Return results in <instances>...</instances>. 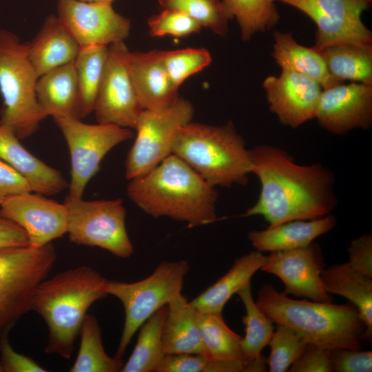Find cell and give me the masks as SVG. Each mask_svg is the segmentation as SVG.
<instances>
[{"label":"cell","instance_id":"1","mask_svg":"<svg viewBox=\"0 0 372 372\" xmlns=\"http://www.w3.org/2000/svg\"><path fill=\"white\" fill-rule=\"evenodd\" d=\"M251 174L261 189L244 216H260L273 226L330 214L338 201L333 172L320 164L299 165L284 149L259 145L249 149Z\"/></svg>","mask_w":372,"mask_h":372},{"label":"cell","instance_id":"2","mask_svg":"<svg viewBox=\"0 0 372 372\" xmlns=\"http://www.w3.org/2000/svg\"><path fill=\"white\" fill-rule=\"evenodd\" d=\"M129 180V198L148 215L169 217L189 227L217 220L215 187L173 154Z\"/></svg>","mask_w":372,"mask_h":372},{"label":"cell","instance_id":"3","mask_svg":"<svg viewBox=\"0 0 372 372\" xmlns=\"http://www.w3.org/2000/svg\"><path fill=\"white\" fill-rule=\"evenodd\" d=\"M106 280L92 267L81 265L40 283L31 310L48 327L46 353L67 360L71 358L87 310L94 302L107 296L104 290Z\"/></svg>","mask_w":372,"mask_h":372},{"label":"cell","instance_id":"4","mask_svg":"<svg viewBox=\"0 0 372 372\" xmlns=\"http://www.w3.org/2000/svg\"><path fill=\"white\" fill-rule=\"evenodd\" d=\"M256 302L273 322L289 327L308 343L329 349L360 348L365 326L353 304L293 299L270 284L260 288Z\"/></svg>","mask_w":372,"mask_h":372},{"label":"cell","instance_id":"5","mask_svg":"<svg viewBox=\"0 0 372 372\" xmlns=\"http://www.w3.org/2000/svg\"><path fill=\"white\" fill-rule=\"evenodd\" d=\"M172 154L214 187L246 185L251 174L249 149L231 121L219 126L192 121L183 125Z\"/></svg>","mask_w":372,"mask_h":372},{"label":"cell","instance_id":"6","mask_svg":"<svg viewBox=\"0 0 372 372\" xmlns=\"http://www.w3.org/2000/svg\"><path fill=\"white\" fill-rule=\"evenodd\" d=\"M37 76L28 56V43L14 34L0 30V124L19 139L35 133L46 117L36 94Z\"/></svg>","mask_w":372,"mask_h":372},{"label":"cell","instance_id":"7","mask_svg":"<svg viewBox=\"0 0 372 372\" xmlns=\"http://www.w3.org/2000/svg\"><path fill=\"white\" fill-rule=\"evenodd\" d=\"M189 270L187 260L163 261L145 278L125 282L107 280L104 290L118 298L125 311V322L116 353L122 358L141 326L157 310L181 295Z\"/></svg>","mask_w":372,"mask_h":372},{"label":"cell","instance_id":"8","mask_svg":"<svg viewBox=\"0 0 372 372\" xmlns=\"http://www.w3.org/2000/svg\"><path fill=\"white\" fill-rule=\"evenodd\" d=\"M56 258L52 242L0 249V333L9 330L31 310L40 283L46 279Z\"/></svg>","mask_w":372,"mask_h":372},{"label":"cell","instance_id":"9","mask_svg":"<svg viewBox=\"0 0 372 372\" xmlns=\"http://www.w3.org/2000/svg\"><path fill=\"white\" fill-rule=\"evenodd\" d=\"M67 234L71 242L97 247L127 258L134 253L127 234L126 209L120 198L84 200L66 199Z\"/></svg>","mask_w":372,"mask_h":372},{"label":"cell","instance_id":"10","mask_svg":"<svg viewBox=\"0 0 372 372\" xmlns=\"http://www.w3.org/2000/svg\"><path fill=\"white\" fill-rule=\"evenodd\" d=\"M194 112L192 104L179 96L162 109L143 110L134 128L135 141L126 158V178L149 172L172 154L177 131L192 121Z\"/></svg>","mask_w":372,"mask_h":372},{"label":"cell","instance_id":"11","mask_svg":"<svg viewBox=\"0 0 372 372\" xmlns=\"http://www.w3.org/2000/svg\"><path fill=\"white\" fill-rule=\"evenodd\" d=\"M54 120L65 139L70 155L71 179L67 198L79 199L99 170L106 154L117 145L132 138L133 132L114 125L87 124L73 117Z\"/></svg>","mask_w":372,"mask_h":372},{"label":"cell","instance_id":"12","mask_svg":"<svg viewBox=\"0 0 372 372\" xmlns=\"http://www.w3.org/2000/svg\"><path fill=\"white\" fill-rule=\"evenodd\" d=\"M300 10L316 23L315 45L321 49L352 43L372 46V32L362 21L372 0H276Z\"/></svg>","mask_w":372,"mask_h":372},{"label":"cell","instance_id":"13","mask_svg":"<svg viewBox=\"0 0 372 372\" xmlns=\"http://www.w3.org/2000/svg\"><path fill=\"white\" fill-rule=\"evenodd\" d=\"M123 41L108 46V55L94 103L98 123L134 129L143 110L127 72Z\"/></svg>","mask_w":372,"mask_h":372},{"label":"cell","instance_id":"14","mask_svg":"<svg viewBox=\"0 0 372 372\" xmlns=\"http://www.w3.org/2000/svg\"><path fill=\"white\" fill-rule=\"evenodd\" d=\"M58 18L80 48L123 41L130 31L129 19L117 13L112 2L59 0Z\"/></svg>","mask_w":372,"mask_h":372},{"label":"cell","instance_id":"15","mask_svg":"<svg viewBox=\"0 0 372 372\" xmlns=\"http://www.w3.org/2000/svg\"><path fill=\"white\" fill-rule=\"evenodd\" d=\"M260 269L278 277L285 285V294L332 302L321 277L322 251L314 242L298 249L270 252Z\"/></svg>","mask_w":372,"mask_h":372},{"label":"cell","instance_id":"16","mask_svg":"<svg viewBox=\"0 0 372 372\" xmlns=\"http://www.w3.org/2000/svg\"><path fill=\"white\" fill-rule=\"evenodd\" d=\"M0 214L21 227L29 245L39 247L67 233L68 209L33 192L12 196L0 205Z\"/></svg>","mask_w":372,"mask_h":372},{"label":"cell","instance_id":"17","mask_svg":"<svg viewBox=\"0 0 372 372\" xmlns=\"http://www.w3.org/2000/svg\"><path fill=\"white\" fill-rule=\"evenodd\" d=\"M262 87L269 109L281 124L295 128L315 118L322 88L312 79L282 70L278 76H267Z\"/></svg>","mask_w":372,"mask_h":372},{"label":"cell","instance_id":"18","mask_svg":"<svg viewBox=\"0 0 372 372\" xmlns=\"http://www.w3.org/2000/svg\"><path fill=\"white\" fill-rule=\"evenodd\" d=\"M315 118L326 131L343 135L372 125V85L352 82L322 90Z\"/></svg>","mask_w":372,"mask_h":372},{"label":"cell","instance_id":"19","mask_svg":"<svg viewBox=\"0 0 372 372\" xmlns=\"http://www.w3.org/2000/svg\"><path fill=\"white\" fill-rule=\"evenodd\" d=\"M124 61L143 110L162 109L178 96L163 64L161 51L130 52L127 49Z\"/></svg>","mask_w":372,"mask_h":372},{"label":"cell","instance_id":"20","mask_svg":"<svg viewBox=\"0 0 372 372\" xmlns=\"http://www.w3.org/2000/svg\"><path fill=\"white\" fill-rule=\"evenodd\" d=\"M0 160L21 174L33 192L50 196L68 187L59 170L34 156L23 146L16 134L2 124H0Z\"/></svg>","mask_w":372,"mask_h":372},{"label":"cell","instance_id":"21","mask_svg":"<svg viewBox=\"0 0 372 372\" xmlns=\"http://www.w3.org/2000/svg\"><path fill=\"white\" fill-rule=\"evenodd\" d=\"M28 56L37 76L74 61L80 46L58 17L48 16L31 42Z\"/></svg>","mask_w":372,"mask_h":372},{"label":"cell","instance_id":"22","mask_svg":"<svg viewBox=\"0 0 372 372\" xmlns=\"http://www.w3.org/2000/svg\"><path fill=\"white\" fill-rule=\"evenodd\" d=\"M336 224L330 214L311 220H296L269 226L263 230H254L248 238L256 250L279 251L309 245L319 236L329 232Z\"/></svg>","mask_w":372,"mask_h":372},{"label":"cell","instance_id":"23","mask_svg":"<svg viewBox=\"0 0 372 372\" xmlns=\"http://www.w3.org/2000/svg\"><path fill=\"white\" fill-rule=\"evenodd\" d=\"M36 94L46 116L79 118V86L74 61L40 76L36 85Z\"/></svg>","mask_w":372,"mask_h":372},{"label":"cell","instance_id":"24","mask_svg":"<svg viewBox=\"0 0 372 372\" xmlns=\"http://www.w3.org/2000/svg\"><path fill=\"white\" fill-rule=\"evenodd\" d=\"M271 56L282 70L304 74L316 81L322 90L343 83L329 72L320 49L298 43L288 32L275 30Z\"/></svg>","mask_w":372,"mask_h":372},{"label":"cell","instance_id":"25","mask_svg":"<svg viewBox=\"0 0 372 372\" xmlns=\"http://www.w3.org/2000/svg\"><path fill=\"white\" fill-rule=\"evenodd\" d=\"M162 339L166 355L205 354L197 311L182 294L167 304Z\"/></svg>","mask_w":372,"mask_h":372},{"label":"cell","instance_id":"26","mask_svg":"<svg viewBox=\"0 0 372 372\" xmlns=\"http://www.w3.org/2000/svg\"><path fill=\"white\" fill-rule=\"evenodd\" d=\"M196 311L205 355L213 360L233 365L240 372L266 371L245 360L240 348L242 337L227 326L222 313Z\"/></svg>","mask_w":372,"mask_h":372},{"label":"cell","instance_id":"27","mask_svg":"<svg viewBox=\"0 0 372 372\" xmlns=\"http://www.w3.org/2000/svg\"><path fill=\"white\" fill-rule=\"evenodd\" d=\"M266 256L257 250L235 260L228 271L190 302L202 313H222L231 296L248 283L261 269Z\"/></svg>","mask_w":372,"mask_h":372},{"label":"cell","instance_id":"28","mask_svg":"<svg viewBox=\"0 0 372 372\" xmlns=\"http://www.w3.org/2000/svg\"><path fill=\"white\" fill-rule=\"evenodd\" d=\"M322 280L329 294L348 299L358 310L365 326L363 338L372 335V279L355 270L349 262L323 269Z\"/></svg>","mask_w":372,"mask_h":372},{"label":"cell","instance_id":"29","mask_svg":"<svg viewBox=\"0 0 372 372\" xmlns=\"http://www.w3.org/2000/svg\"><path fill=\"white\" fill-rule=\"evenodd\" d=\"M320 50L333 77L342 82L372 85V46L340 43Z\"/></svg>","mask_w":372,"mask_h":372},{"label":"cell","instance_id":"30","mask_svg":"<svg viewBox=\"0 0 372 372\" xmlns=\"http://www.w3.org/2000/svg\"><path fill=\"white\" fill-rule=\"evenodd\" d=\"M237 294L245 308V315L242 317L245 334L240 340L243 358L248 362L266 369V361L262 355V351L269 344L273 335V322L254 301L251 283L243 287Z\"/></svg>","mask_w":372,"mask_h":372},{"label":"cell","instance_id":"31","mask_svg":"<svg viewBox=\"0 0 372 372\" xmlns=\"http://www.w3.org/2000/svg\"><path fill=\"white\" fill-rule=\"evenodd\" d=\"M166 313L167 305L157 310L141 326L133 351L121 372H156L166 355L162 339Z\"/></svg>","mask_w":372,"mask_h":372},{"label":"cell","instance_id":"32","mask_svg":"<svg viewBox=\"0 0 372 372\" xmlns=\"http://www.w3.org/2000/svg\"><path fill=\"white\" fill-rule=\"evenodd\" d=\"M108 46L92 45L81 48L74 60L79 86L80 119L94 110L107 59Z\"/></svg>","mask_w":372,"mask_h":372},{"label":"cell","instance_id":"33","mask_svg":"<svg viewBox=\"0 0 372 372\" xmlns=\"http://www.w3.org/2000/svg\"><path fill=\"white\" fill-rule=\"evenodd\" d=\"M79 335L80 346L70 372H118L123 366L122 358L110 356L105 351L101 327L96 317L87 314Z\"/></svg>","mask_w":372,"mask_h":372},{"label":"cell","instance_id":"34","mask_svg":"<svg viewBox=\"0 0 372 372\" xmlns=\"http://www.w3.org/2000/svg\"><path fill=\"white\" fill-rule=\"evenodd\" d=\"M232 18L236 17L244 41H248L257 32L273 28L280 15L276 0H222Z\"/></svg>","mask_w":372,"mask_h":372},{"label":"cell","instance_id":"35","mask_svg":"<svg viewBox=\"0 0 372 372\" xmlns=\"http://www.w3.org/2000/svg\"><path fill=\"white\" fill-rule=\"evenodd\" d=\"M158 2L163 9L183 12L201 27L208 28L220 36L227 34L228 22L233 19L220 0H158Z\"/></svg>","mask_w":372,"mask_h":372},{"label":"cell","instance_id":"36","mask_svg":"<svg viewBox=\"0 0 372 372\" xmlns=\"http://www.w3.org/2000/svg\"><path fill=\"white\" fill-rule=\"evenodd\" d=\"M308 342L292 329L277 324L269 342V371L285 372L300 358Z\"/></svg>","mask_w":372,"mask_h":372},{"label":"cell","instance_id":"37","mask_svg":"<svg viewBox=\"0 0 372 372\" xmlns=\"http://www.w3.org/2000/svg\"><path fill=\"white\" fill-rule=\"evenodd\" d=\"M163 64L173 86L178 90L189 76L201 71L211 61L205 48H185L161 51Z\"/></svg>","mask_w":372,"mask_h":372},{"label":"cell","instance_id":"38","mask_svg":"<svg viewBox=\"0 0 372 372\" xmlns=\"http://www.w3.org/2000/svg\"><path fill=\"white\" fill-rule=\"evenodd\" d=\"M156 372H240L231 364L217 362L201 353L165 355Z\"/></svg>","mask_w":372,"mask_h":372},{"label":"cell","instance_id":"39","mask_svg":"<svg viewBox=\"0 0 372 372\" xmlns=\"http://www.w3.org/2000/svg\"><path fill=\"white\" fill-rule=\"evenodd\" d=\"M148 26L152 37H185L201 28L196 21L185 13L171 9H164L160 14L152 16L148 20Z\"/></svg>","mask_w":372,"mask_h":372},{"label":"cell","instance_id":"40","mask_svg":"<svg viewBox=\"0 0 372 372\" xmlns=\"http://www.w3.org/2000/svg\"><path fill=\"white\" fill-rule=\"evenodd\" d=\"M332 371L371 372L372 371L371 351L337 348L331 350Z\"/></svg>","mask_w":372,"mask_h":372},{"label":"cell","instance_id":"41","mask_svg":"<svg viewBox=\"0 0 372 372\" xmlns=\"http://www.w3.org/2000/svg\"><path fill=\"white\" fill-rule=\"evenodd\" d=\"M9 330L0 333V366L2 372H45L31 358L15 351L8 340Z\"/></svg>","mask_w":372,"mask_h":372},{"label":"cell","instance_id":"42","mask_svg":"<svg viewBox=\"0 0 372 372\" xmlns=\"http://www.w3.org/2000/svg\"><path fill=\"white\" fill-rule=\"evenodd\" d=\"M331 350L308 343L300 358L291 365V372H332Z\"/></svg>","mask_w":372,"mask_h":372},{"label":"cell","instance_id":"43","mask_svg":"<svg viewBox=\"0 0 372 372\" xmlns=\"http://www.w3.org/2000/svg\"><path fill=\"white\" fill-rule=\"evenodd\" d=\"M349 261L355 270L372 278V236L367 234L353 239L348 248Z\"/></svg>","mask_w":372,"mask_h":372},{"label":"cell","instance_id":"44","mask_svg":"<svg viewBox=\"0 0 372 372\" xmlns=\"http://www.w3.org/2000/svg\"><path fill=\"white\" fill-rule=\"evenodd\" d=\"M28 192H32L28 181L0 160V205L12 196Z\"/></svg>","mask_w":372,"mask_h":372},{"label":"cell","instance_id":"45","mask_svg":"<svg viewBox=\"0 0 372 372\" xmlns=\"http://www.w3.org/2000/svg\"><path fill=\"white\" fill-rule=\"evenodd\" d=\"M26 232L18 225L0 214V249L28 246Z\"/></svg>","mask_w":372,"mask_h":372},{"label":"cell","instance_id":"46","mask_svg":"<svg viewBox=\"0 0 372 372\" xmlns=\"http://www.w3.org/2000/svg\"><path fill=\"white\" fill-rule=\"evenodd\" d=\"M85 2H96V1H108L112 2L114 0H79Z\"/></svg>","mask_w":372,"mask_h":372},{"label":"cell","instance_id":"47","mask_svg":"<svg viewBox=\"0 0 372 372\" xmlns=\"http://www.w3.org/2000/svg\"><path fill=\"white\" fill-rule=\"evenodd\" d=\"M0 372H2V369H1V366H0Z\"/></svg>","mask_w":372,"mask_h":372}]
</instances>
